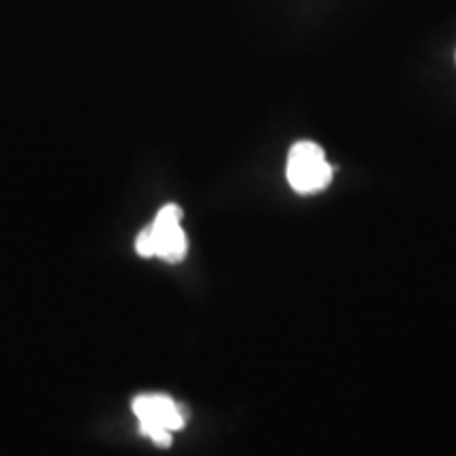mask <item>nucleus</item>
<instances>
[{
	"mask_svg": "<svg viewBox=\"0 0 456 456\" xmlns=\"http://www.w3.org/2000/svg\"><path fill=\"white\" fill-rule=\"evenodd\" d=\"M289 186L298 195H315V192L328 188L332 182L334 169L328 163L326 152L315 142L302 140L289 148L288 165H285Z\"/></svg>",
	"mask_w": 456,
	"mask_h": 456,
	"instance_id": "2",
	"label": "nucleus"
},
{
	"mask_svg": "<svg viewBox=\"0 0 456 456\" xmlns=\"http://www.w3.org/2000/svg\"><path fill=\"white\" fill-rule=\"evenodd\" d=\"M182 209L175 203L163 205L155 222L140 232L135 241V252L144 258H161L165 262L184 260L188 252L186 232L182 231Z\"/></svg>",
	"mask_w": 456,
	"mask_h": 456,
	"instance_id": "1",
	"label": "nucleus"
},
{
	"mask_svg": "<svg viewBox=\"0 0 456 456\" xmlns=\"http://www.w3.org/2000/svg\"><path fill=\"white\" fill-rule=\"evenodd\" d=\"M131 410L140 420L142 436L163 448L171 446V433L180 431L186 423L184 410L167 395H138Z\"/></svg>",
	"mask_w": 456,
	"mask_h": 456,
	"instance_id": "3",
	"label": "nucleus"
}]
</instances>
